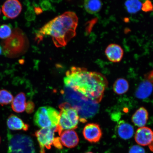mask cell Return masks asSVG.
Listing matches in <instances>:
<instances>
[{
  "label": "cell",
  "instance_id": "277c9868",
  "mask_svg": "<svg viewBox=\"0 0 153 153\" xmlns=\"http://www.w3.org/2000/svg\"><path fill=\"white\" fill-rule=\"evenodd\" d=\"M1 44L3 53L5 56L11 58L24 54L29 47L27 37L24 32L19 28L13 30L11 35Z\"/></svg>",
  "mask_w": 153,
  "mask_h": 153
},
{
  "label": "cell",
  "instance_id": "484cf974",
  "mask_svg": "<svg viewBox=\"0 0 153 153\" xmlns=\"http://www.w3.org/2000/svg\"><path fill=\"white\" fill-rule=\"evenodd\" d=\"M34 108V103L31 101L26 103L25 110L27 113L30 114L33 112Z\"/></svg>",
  "mask_w": 153,
  "mask_h": 153
},
{
  "label": "cell",
  "instance_id": "7402d4cb",
  "mask_svg": "<svg viewBox=\"0 0 153 153\" xmlns=\"http://www.w3.org/2000/svg\"><path fill=\"white\" fill-rule=\"evenodd\" d=\"M14 99L11 93L6 89L0 90V105L2 106L12 102Z\"/></svg>",
  "mask_w": 153,
  "mask_h": 153
},
{
  "label": "cell",
  "instance_id": "ffe728a7",
  "mask_svg": "<svg viewBox=\"0 0 153 153\" xmlns=\"http://www.w3.org/2000/svg\"><path fill=\"white\" fill-rule=\"evenodd\" d=\"M102 6V2L98 0H88L84 3L85 10L89 14H96L100 10Z\"/></svg>",
  "mask_w": 153,
  "mask_h": 153
},
{
  "label": "cell",
  "instance_id": "ba28073f",
  "mask_svg": "<svg viewBox=\"0 0 153 153\" xmlns=\"http://www.w3.org/2000/svg\"><path fill=\"white\" fill-rule=\"evenodd\" d=\"M56 132V127L41 128L35 132V136L39 145L40 153H45V148L51 149L54 140L55 133Z\"/></svg>",
  "mask_w": 153,
  "mask_h": 153
},
{
  "label": "cell",
  "instance_id": "cb8c5ba5",
  "mask_svg": "<svg viewBox=\"0 0 153 153\" xmlns=\"http://www.w3.org/2000/svg\"><path fill=\"white\" fill-rule=\"evenodd\" d=\"M141 9L145 12L153 11V5L152 2L149 1H145L144 3H142Z\"/></svg>",
  "mask_w": 153,
  "mask_h": 153
},
{
  "label": "cell",
  "instance_id": "44dd1931",
  "mask_svg": "<svg viewBox=\"0 0 153 153\" xmlns=\"http://www.w3.org/2000/svg\"><path fill=\"white\" fill-rule=\"evenodd\" d=\"M142 3L137 0H131L126 1L125 5L128 12L131 14H135L141 9Z\"/></svg>",
  "mask_w": 153,
  "mask_h": 153
},
{
  "label": "cell",
  "instance_id": "4dcf8cb0",
  "mask_svg": "<svg viewBox=\"0 0 153 153\" xmlns=\"http://www.w3.org/2000/svg\"><path fill=\"white\" fill-rule=\"evenodd\" d=\"M1 8H0V15L1 14Z\"/></svg>",
  "mask_w": 153,
  "mask_h": 153
},
{
  "label": "cell",
  "instance_id": "2e32d148",
  "mask_svg": "<svg viewBox=\"0 0 153 153\" xmlns=\"http://www.w3.org/2000/svg\"><path fill=\"white\" fill-rule=\"evenodd\" d=\"M153 89L152 84L145 79L140 84L135 92V97L140 99L148 98L152 94Z\"/></svg>",
  "mask_w": 153,
  "mask_h": 153
},
{
  "label": "cell",
  "instance_id": "4fadbf2b",
  "mask_svg": "<svg viewBox=\"0 0 153 153\" xmlns=\"http://www.w3.org/2000/svg\"><path fill=\"white\" fill-rule=\"evenodd\" d=\"M105 54L110 62H119L123 58L124 51L120 45L116 44H111L106 47Z\"/></svg>",
  "mask_w": 153,
  "mask_h": 153
},
{
  "label": "cell",
  "instance_id": "4316f807",
  "mask_svg": "<svg viewBox=\"0 0 153 153\" xmlns=\"http://www.w3.org/2000/svg\"><path fill=\"white\" fill-rule=\"evenodd\" d=\"M53 145L57 148L61 149L62 148V144L61 143L60 137H55Z\"/></svg>",
  "mask_w": 153,
  "mask_h": 153
},
{
  "label": "cell",
  "instance_id": "d6a6232c",
  "mask_svg": "<svg viewBox=\"0 0 153 153\" xmlns=\"http://www.w3.org/2000/svg\"><path fill=\"white\" fill-rule=\"evenodd\" d=\"M1 137H0V143H1Z\"/></svg>",
  "mask_w": 153,
  "mask_h": 153
},
{
  "label": "cell",
  "instance_id": "9a60e30c",
  "mask_svg": "<svg viewBox=\"0 0 153 153\" xmlns=\"http://www.w3.org/2000/svg\"><path fill=\"white\" fill-rule=\"evenodd\" d=\"M149 118L148 111L143 107H140L134 113L131 117L132 122L139 128L144 127Z\"/></svg>",
  "mask_w": 153,
  "mask_h": 153
},
{
  "label": "cell",
  "instance_id": "8fae6325",
  "mask_svg": "<svg viewBox=\"0 0 153 153\" xmlns=\"http://www.w3.org/2000/svg\"><path fill=\"white\" fill-rule=\"evenodd\" d=\"M135 140L137 144L143 146L150 145L153 140V132L150 128L143 127L137 130Z\"/></svg>",
  "mask_w": 153,
  "mask_h": 153
},
{
  "label": "cell",
  "instance_id": "f1b7e54d",
  "mask_svg": "<svg viewBox=\"0 0 153 153\" xmlns=\"http://www.w3.org/2000/svg\"><path fill=\"white\" fill-rule=\"evenodd\" d=\"M149 148L150 150L153 152V140L151 144L149 145Z\"/></svg>",
  "mask_w": 153,
  "mask_h": 153
},
{
  "label": "cell",
  "instance_id": "e0dca14e",
  "mask_svg": "<svg viewBox=\"0 0 153 153\" xmlns=\"http://www.w3.org/2000/svg\"><path fill=\"white\" fill-rule=\"evenodd\" d=\"M117 131L120 138L128 140L131 138L133 136L134 129L131 124L122 120L118 124Z\"/></svg>",
  "mask_w": 153,
  "mask_h": 153
},
{
  "label": "cell",
  "instance_id": "7c38bea8",
  "mask_svg": "<svg viewBox=\"0 0 153 153\" xmlns=\"http://www.w3.org/2000/svg\"><path fill=\"white\" fill-rule=\"evenodd\" d=\"M62 145L68 148H74L79 142V138L77 133L73 130H66L59 135Z\"/></svg>",
  "mask_w": 153,
  "mask_h": 153
},
{
  "label": "cell",
  "instance_id": "d4e9b609",
  "mask_svg": "<svg viewBox=\"0 0 153 153\" xmlns=\"http://www.w3.org/2000/svg\"><path fill=\"white\" fill-rule=\"evenodd\" d=\"M129 153H145V149L137 145H133L130 149Z\"/></svg>",
  "mask_w": 153,
  "mask_h": 153
},
{
  "label": "cell",
  "instance_id": "d6986e66",
  "mask_svg": "<svg viewBox=\"0 0 153 153\" xmlns=\"http://www.w3.org/2000/svg\"><path fill=\"white\" fill-rule=\"evenodd\" d=\"M114 92L118 95H122L128 91L129 84L127 80L123 78H118L116 80L113 87Z\"/></svg>",
  "mask_w": 153,
  "mask_h": 153
},
{
  "label": "cell",
  "instance_id": "9c48e42d",
  "mask_svg": "<svg viewBox=\"0 0 153 153\" xmlns=\"http://www.w3.org/2000/svg\"><path fill=\"white\" fill-rule=\"evenodd\" d=\"M83 134L86 140L91 143L99 142L102 135L100 126L95 123L87 124L84 128Z\"/></svg>",
  "mask_w": 153,
  "mask_h": 153
},
{
  "label": "cell",
  "instance_id": "5b68a950",
  "mask_svg": "<svg viewBox=\"0 0 153 153\" xmlns=\"http://www.w3.org/2000/svg\"><path fill=\"white\" fill-rule=\"evenodd\" d=\"M60 109L59 123L56 127L59 135L64 130H74L78 127L79 116L77 111L69 103L64 102L59 106Z\"/></svg>",
  "mask_w": 153,
  "mask_h": 153
},
{
  "label": "cell",
  "instance_id": "3957f363",
  "mask_svg": "<svg viewBox=\"0 0 153 153\" xmlns=\"http://www.w3.org/2000/svg\"><path fill=\"white\" fill-rule=\"evenodd\" d=\"M65 99L77 111L79 120L85 123L87 120L93 117L99 110L98 104L85 98L71 89L66 87L63 91Z\"/></svg>",
  "mask_w": 153,
  "mask_h": 153
},
{
  "label": "cell",
  "instance_id": "7a4b0ae2",
  "mask_svg": "<svg viewBox=\"0 0 153 153\" xmlns=\"http://www.w3.org/2000/svg\"><path fill=\"white\" fill-rule=\"evenodd\" d=\"M78 19L75 13L67 11L45 24L36 34V39L41 41L45 36L52 37L57 48L65 47L75 37Z\"/></svg>",
  "mask_w": 153,
  "mask_h": 153
},
{
  "label": "cell",
  "instance_id": "6da1fadb",
  "mask_svg": "<svg viewBox=\"0 0 153 153\" xmlns=\"http://www.w3.org/2000/svg\"><path fill=\"white\" fill-rule=\"evenodd\" d=\"M64 82L66 87L97 104L102 100L108 85L107 78L100 73L75 66L66 72Z\"/></svg>",
  "mask_w": 153,
  "mask_h": 153
},
{
  "label": "cell",
  "instance_id": "603a6c76",
  "mask_svg": "<svg viewBox=\"0 0 153 153\" xmlns=\"http://www.w3.org/2000/svg\"><path fill=\"white\" fill-rule=\"evenodd\" d=\"M12 29L9 25L3 24L0 26V38L6 39L11 35Z\"/></svg>",
  "mask_w": 153,
  "mask_h": 153
},
{
  "label": "cell",
  "instance_id": "52a82bcc",
  "mask_svg": "<svg viewBox=\"0 0 153 153\" xmlns=\"http://www.w3.org/2000/svg\"><path fill=\"white\" fill-rule=\"evenodd\" d=\"M60 114L52 107L45 106L41 107L34 116V122L37 127L45 128L57 127L59 123Z\"/></svg>",
  "mask_w": 153,
  "mask_h": 153
},
{
  "label": "cell",
  "instance_id": "8992f818",
  "mask_svg": "<svg viewBox=\"0 0 153 153\" xmlns=\"http://www.w3.org/2000/svg\"><path fill=\"white\" fill-rule=\"evenodd\" d=\"M8 153H36L31 137L23 134H12L8 131Z\"/></svg>",
  "mask_w": 153,
  "mask_h": 153
},
{
  "label": "cell",
  "instance_id": "30bf717a",
  "mask_svg": "<svg viewBox=\"0 0 153 153\" xmlns=\"http://www.w3.org/2000/svg\"><path fill=\"white\" fill-rule=\"evenodd\" d=\"M22 5L20 1L17 0H8L4 3L2 7V11L4 16L10 19L17 18L20 14Z\"/></svg>",
  "mask_w": 153,
  "mask_h": 153
},
{
  "label": "cell",
  "instance_id": "f546056e",
  "mask_svg": "<svg viewBox=\"0 0 153 153\" xmlns=\"http://www.w3.org/2000/svg\"><path fill=\"white\" fill-rule=\"evenodd\" d=\"M2 52V48L1 46H0V54H1Z\"/></svg>",
  "mask_w": 153,
  "mask_h": 153
},
{
  "label": "cell",
  "instance_id": "ac0fdd59",
  "mask_svg": "<svg viewBox=\"0 0 153 153\" xmlns=\"http://www.w3.org/2000/svg\"><path fill=\"white\" fill-rule=\"evenodd\" d=\"M26 97L23 92H20L17 94L11 102V107L14 112L20 113L25 110Z\"/></svg>",
  "mask_w": 153,
  "mask_h": 153
},
{
  "label": "cell",
  "instance_id": "1f68e13d",
  "mask_svg": "<svg viewBox=\"0 0 153 153\" xmlns=\"http://www.w3.org/2000/svg\"><path fill=\"white\" fill-rule=\"evenodd\" d=\"M93 153L92 152H87V153Z\"/></svg>",
  "mask_w": 153,
  "mask_h": 153
},
{
  "label": "cell",
  "instance_id": "83f0119b",
  "mask_svg": "<svg viewBox=\"0 0 153 153\" xmlns=\"http://www.w3.org/2000/svg\"><path fill=\"white\" fill-rule=\"evenodd\" d=\"M145 78L147 81L150 82L153 85V70L146 74L145 76Z\"/></svg>",
  "mask_w": 153,
  "mask_h": 153
},
{
  "label": "cell",
  "instance_id": "5bb4252c",
  "mask_svg": "<svg viewBox=\"0 0 153 153\" xmlns=\"http://www.w3.org/2000/svg\"><path fill=\"white\" fill-rule=\"evenodd\" d=\"M7 123L9 129L12 131H28L29 128L28 124L25 123L18 116L11 114L7 118Z\"/></svg>",
  "mask_w": 153,
  "mask_h": 153
}]
</instances>
